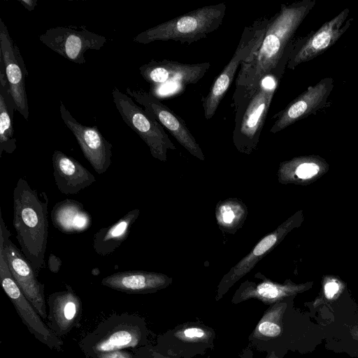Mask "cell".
Masks as SVG:
<instances>
[{
    "label": "cell",
    "mask_w": 358,
    "mask_h": 358,
    "mask_svg": "<svg viewBox=\"0 0 358 358\" xmlns=\"http://www.w3.org/2000/svg\"><path fill=\"white\" fill-rule=\"evenodd\" d=\"M270 17L266 16L245 27L233 57L215 78L208 94L202 99L204 117L210 120L234 79L241 64L259 48Z\"/></svg>",
    "instance_id": "cell-6"
},
{
    "label": "cell",
    "mask_w": 358,
    "mask_h": 358,
    "mask_svg": "<svg viewBox=\"0 0 358 358\" xmlns=\"http://www.w3.org/2000/svg\"><path fill=\"white\" fill-rule=\"evenodd\" d=\"M332 87L333 80L329 78L310 86L276 115L277 119L270 131L277 133L318 110L324 105Z\"/></svg>",
    "instance_id": "cell-18"
},
{
    "label": "cell",
    "mask_w": 358,
    "mask_h": 358,
    "mask_svg": "<svg viewBox=\"0 0 358 358\" xmlns=\"http://www.w3.org/2000/svg\"><path fill=\"white\" fill-rule=\"evenodd\" d=\"M265 358H281V357L278 356L274 352H271L270 353L266 354V356Z\"/></svg>",
    "instance_id": "cell-33"
},
{
    "label": "cell",
    "mask_w": 358,
    "mask_h": 358,
    "mask_svg": "<svg viewBox=\"0 0 358 358\" xmlns=\"http://www.w3.org/2000/svg\"><path fill=\"white\" fill-rule=\"evenodd\" d=\"M92 358H138L133 350H120L97 355Z\"/></svg>",
    "instance_id": "cell-29"
},
{
    "label": "cell",
    "mask_w": 358,
    "mask_h": 358,
    "mask_svg": "<svg viewBox=\"0 0 358 358\" xmlns=\"http://www.w3.org/2000/svg\"><path fill=\"white\" fill-rule=\"evenodd\" d=\"M112 96L122 120L145 143L152 156L166 162L168 150H176V146L163 126L117 87L112 90Z\"/></svg>",
    "instance_id": "cell-7"
},
{
    "label": "cell",
    "mask_w": 358,
    "mask_h": 358,
    "mask_svg": "<svg viewBox=\"0 0 358 358\" xmlns=\"http://www.w3.org/2000/svg\"><path fill=\"white\" fill-rule=\"evenodd\" d=\"M315 3L303 0L281 5L279 11L270 17L259 50L240 66L235 80L236 88L255 87L262 77L277 67Z\"/></svg>",
    "instance_id": "cell-1"
},
{
    "label": "cell",
    "mask_w": 358,
    "mask_h": 358,
    "mask_svg": "<svg viewBox=\"0 0 358 358\" xmlns=\"http://www.w3.org/2000/svg\"><path fill=\"white\" fill-rule=\"evenodd\" d=\"M215 215L222 231L234 234L243 226L248 215V209L238 199L229 198L218 202Z\"/></svg>",
    "instance_id": "cell-26"
},
{
    "label": "cell",
    "mask_w": 358,
    "mask_h": 358,
    "mask_svg": "<svg viewBox=\"0 0 358 358\" xmlns=\"http://www.w3.org/2000/svg\"><path fill=\"white\" fill-rule=\"evenodd\" d=\"M139 214V209H133L112 225L101 228L93 238V248L96 253L106 256L115 251L128 238Z\"/></svg>",
    "instance_id": "cell-24"
},
{
    "label": "cell",
    "mask_w": 358,
    "mask_h": 358,
    "mask_svg": "<svg viewBox=\"0 0 358 358\" xmlns=\"http://www.w3.org/2000/svg\"><path fill=\"white\" fill-rule=\"evenodd\" d=\"M0 280L3 289L28 331L48 348L60 352L64 342L46 324L15 281L8 266L0 254Z\"/></svg>",
    "instance_id": "cell-10"
},
{
    "label": "cell",
    "mask_w": 358,
    "mask_h": 358,
    "mask_svg": "<svg viewBox=\"0 0 358 358\" xmlns=\"http://www.w3.org/2000/svg\"><path fill=\"white\" fill-rule=\"evenodd\" d=\"M226 10L224 3L197 8L146 29L135 36L134 41L148 44L156 41H174L189 45L217 29Z\"/></svg>",
    "instance_id": "cell-5"
},
{
    "label": "cell",
    "mask_w": 358,
    "mask_h": 358,
    "mask_svg": "<svg viewBox=\"0 0 358 358\" xmlns=\"http://www.w3.org/2000/svg\"><path fill=\"white\" fill-rule=\"evenodd\" d=\"M320 171V166L313 162L300 164L295 170L296 176L301 179H308L316 175Z\"/></svg>",
    "instance_id": "cell-27"
},
{
    "label": "cell",
    "mask_w": 358,
    "mask_h": 358,
    "mask_svg": "<svg viewBox=\"0 0 358 358\" xmlns=\"http://www.w3.org/2000/svg\"><path fill=\"white\" fill-rule=\"evenodd\" d=\"M49 269L53 273H57L62 266V260L58 257L50 254L48 257V262Z\"/></svg>",
    "instance_id": "cell-31"
},
{
    "label": "cell",
    "mask_w": 358,
    "mask_h": 358,
    "mask_svg": "<svg viewBox=\"0 0 358 358\" xmlns=\"http://www.w3.org/2000/svg\"><path fill=\"white\" fill-rule=\"evenodd\" d=\"M210 66L209 62L191 64L168 59H152L141 65L139 71L143 79L149 83L151 93L162 88H170L176 93L189 85L197 83Z\"/></svg>",
    "instance_id": "cell-9"
},
{
    "label": "cell",
    "mask_w": 358,
    "mask_h": 358,
    "mask_svg": "<svg viewBox=\"0 0 358 358\" xmlns=\"http://www.w3.org/2000/svg\"><path fill=\"white\" fill-rule=\"evenodd\" d=\"M339 285L336 281L327 282L324 286V293L326 299L331 300L335 297L339 291Z\"/></svg>",
    "instance_id": "cell-30"
},
{
    "label": "cell",
    "mask_w": 358,
    "mask_h": 358,
    "mask_svg": "<svg viewBox=\"0 0 358 358\" xmlns=\"http://www.w3.org/2000/svg\"><path fill=\"white\" fill-rule=\"evenodd\" d=\"M39 41L48 48L78 64L86 62L87 50H99L107 38L92 32L85 27L65 26L52 27L38 36Z\"/></svg>",
    "instance_id": "cell-11"
},
{
    "label": "cell",
    "mask_w": 358,
    "mask_h": 358,
    "mask_svg": "<svg viewBox=\"0 0 358 358\" xmlns=\"http://www.w3.org/2000/svg\"><path fill=\"white\" fill-rule=\"evenodd\" d=\"M59 103L62 120L74 135L84 157L97 173H105L111 164L113 145L96 126H85L78 122L62 101Z\"/></svg>",
    "instance_id": "cell-15"
},
{
    "label": "cell",
    "mask_w": 358,
    "mask_h": 358,
    "mask_svg": "<svg viewBox=\"0 0 358 358\" xmlns=\"http://www.w3.org/2000/svg\"><path fill=\"white\" fill-rule=\"evenodd\" d=\"M53 176L58 189L75 194L96 182L94 176L74 158L55 150L52 157Z\"/></svg>",
    "instance_id": "cell-21"
},
{
    "label": "cell",
    "mask_w": 358,
    "mask_h": 358,
    "mask_svg": "<svg viewBox=\"0 0 358 358\" xmlns=\"http://www.w3.org/2000/svg\"><path fill=\"white\" fill-rule=\"evenodd\" d=\"M50 216L54 227L66 234L83 233L89 229L92 223V216L83 203L71 199L56 203Z\"/></svg>",
    "instance_id": "cell-23"
},
{
    "label": "cell",
    "mask_w": 358,
    "mask_h": 358,
    "mask_svg": "<svg viewBox=\"0 0 358 358\" xmlns=\"http://www.w3.org/2000/svg\"><path fill=\"white\" fill-rule=\"evenodd\" d=\"M255 277L260 281L245 280L242 282L232 296V303L238 304L255 299L270 306L287 299L303 289V287L292 283L282 285L273 282L260 273H256Z\"/></svg>",
    "instance_id": "cell-22"
},
{
    "label": "cell",
    "mask_w": 358,
    "mask_h": 358,
    "mask_svg": "<svg viewBox=\"0 0 358 358\" xmlns=\"http://www.w3.org/2000/svg\"><path fill=\"white\" fill-rule=\"evenodd\" d=\"M48 198L19 178L13 190V227L20 250L37 275L45 266L48 235Z\"/></svg>",
    "instance_id": "cell-3"
},
{
    "label": "cell",
    "mask_w": 358,
    "mask_h": 358,
    "mask_svg": "<svg viewBox=\"0 0 358 358\" xmlns=\"http://www.w3.org/2000/svg\"><path fill=\"white\" fill-rule=\"evenodd\" d=\"M0 254L4 257L15 281L26 298L46 321L48 306L45 285L37 279L38 275L29 261L10 240L0 243Z\"/></svg>",
    "instance_id": "cell-12"
},
{
    "label": "cell",
    "mask_w": 358,
    "mask_h": 358,
    "mask_svg": "<svg viewBox=\"0 0 358 358\" xmlns=\"http://www.w3.org/2000/svg\"><path fill=\"white\" fill-rule=\"evenodd\" d=\"M126 92L136 102L143 106L148 113L168 129L171 134L191 155L199 159H205L199 143L180 117L162 103L151 92H145L141 89L131 90L129 87L127 88Z\"/></svg>",
    "instance_id": "cell-14"
},
{
    "label": "cell",
    "mask_w": 358,
    "mask_h": 358,
    "mask_svg": "<svg viewBox=\"0 0 358 358\" xmlns=\"http://www.w3.org/2000/svg\"><path fill=\"white\" fill-rule=\"evenodd\" d=\"M348 15L349 9L345 8L324 23L299 48H294L287 67L294 69L299 64L313 59L332 46L350 25L352 19L346 21Z\"/></svg>",
    "instance_id": "cell-16"
},
{
    "label": "cell",
    "mask_w": 358,
    "mask_h": 358,
    "mask_svg": "<svg viewBox=\"0 0 358 358\" xmlns=\"http://www.w3.org/2000/svg\"><path fill=\"white\" fill-rule=\"evenodd\" d=\"M15 105L12 99L5 69L1 60L0 67V157L3 152L12 154L17 148L14 137L13 113Z\"/></svg>",
    "instance_id": "cell-25"
},
{
    "label": "cell",
    "mask_w": 358,
    "mask_h": 358,
    "mask_svg": "<svg viewBox=\"0 0 358 358\" xmlns=\"http://www.w3.org/2000/svg\"><path fill=\"white\" fill-rule=\"evenodd\" d=\"M0 52L6 77L15 109L28 120L29 104L25 89L28 71L17 45L10 36L7 27L0 19Z\"/></svg>",
    "instance_id": "cell-13"
},
{
    "label": "cell",
    "mask_w": 358,
    "mask_h": 358,
    "mask_svg": "<svg viewBox=\"0 0 358 358\" xmlns=\"http://www.w3.org/2000/svg\"><path fill=\"white\" fill-rule=\"evenodd\" d=\"M133 350L138 358H172L156 350L150 343Z\"/></svg>",
    "instance_id": "cell-28"
},
{
    "label": "cell",
    "mask_w": 358,
    "mask_h": 358,
    "mask_svg": "<svg viewBox=\"0 0 358 358\" xmlns=\"http://www.w3.org/2000/svg\"><path fill=\"white\" fill-rule=\"evenodd\" d=\"M172 278L163 273L145 271H120L101 280V285L127 294H150L165 289Z\"/></svg>",
    "instance_id": "cell-19"
},
{
    "label": "cell",
    "mask_w": 358,
    "mask_h": 358,
    "mask_svg": "<svg viewBox=\"0 0 358 358\" xmlns=\"http://www.w3.org/2000/svg\"><path fill=\"white\" fill-rule=\"evenodd\" d=\"M48 327L59 338L80 326L82 301L73 288L66 285V289L50 294L47 299Z\"/></svg>",
    "instance_id": "cell-17"
},
{
    "label": "cell",
    "mask_w": 358,
    "mask_h": 358,
    "mask_svg": "<svg viewBox=\"0 0 358 358\" xmlns=\"http://www.w3.org/2000/svg\"><path fill=\"white\" fill-rule=\"evenodd\" d=\"M215 331L199 322H187L159 334L154 348L172 358H193L213 350Z\"/></svg>",
    "instance_id": "cell-8"
},
{
    "label": "cell",
    "mask_w": 358,
    "mask_h": 358,
    "mask_svg": "<svg viewBox=\"0 0 358 358\" xmlns=\"http://www.w3.org/2000/svg\"><path fill=\"white\" fill-rule=\"evenodd\" d=\"M294 45L291 43L277 67L255 87L235 88L231 107L235 112L232 141L237 150L250 155L257 148L274 93Z\"/></svg>",
    "instance_id": "cell-2"
},
{
    "label": "cell",
    "mask_w": 358,
    "mask_h": 358,
    "mask_svg": "<svg viewBox=\"0 0 358 358\" xmlns=\"http://www.w3.org/2000/svg\"><path fill=\"white\" fill-rule=\"evenodd\" d=\"M288 225L280 226L264 236L241 261L233 266L221 279L215 295L217 301L222 299L229 289L241 278L249 273L264 256H266L282 238L287 231Z\"/></svg>",
    "instance_id": "cell-20"
},
{
    "label": "cell",
    "mask_w": 358,
    "mask_h": 358,
    "mask_svg": "<svg viewBox=\"0 0 358 358\" xmlns=\"http://www.w3.org/2000/svg\"><path fill=\"white\" fill-rule=\"evenodd\" d=\"M145 320L128 313H115L101 322L78 343L87 358L120 350H136L149 342Z\"/></svg>",
    "instance_id": "cell-4"
},
{
    "label": "cell",
    "mask_w": 358,
    "mask_h": 358,
    "mask_svg": "<svg viewBox=\"0 0 358 358\" xmlns=\"http://www.w3.org/2000/svg\"><path fill=\"white\" fill-rule=\"evenodd\" d=\"M18 1L29 11H33L37 5V0H18Z\"/></svg>",
    "instance_id": "cell-32"
}]
</instances>
